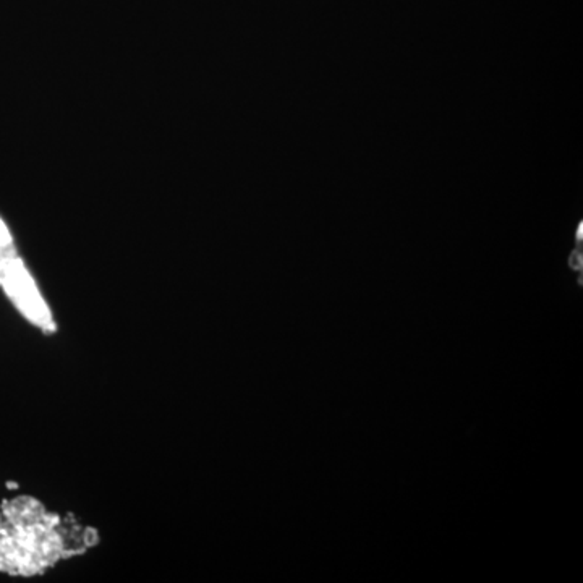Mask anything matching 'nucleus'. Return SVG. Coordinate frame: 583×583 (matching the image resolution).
<instances>
[{
	"label": "nucleus",
	"mask_w": 583,
	"mask_h": 583,
	"mask_svg": "<svg viewBox=\"0 0 583 583\" xmlns=\"http://www.w3.org/2000/svg\"><path fill=\"white\" fill-rule=\"evenodd\" d=\"M0 285L20 313L43 332H56V322L16 253L0 258Z\"/></svg>",
	"instance_id": "obj_2"
},
{
	"label": "nucleus",
	"mask_w": 583,
	"mask_h": 583,
	"mask_svg": "<svg viewBox=\"0 0 583 583\" xmlns=\"http://www.w3.org/2000/svg\"><path fill=\"white\" fill-rule=\"evenodd\" d=\"M61 525L58 517L47 514L36 499L5 500L0 510V572L41 574L61 557L78 552L65 543Z\"/></svg>",
	"instance_id": "obj_1"
},
{
	"label": "nucleus",
	"mask_w": 583,
	"mask_h": 583,
	"mask_svg": "<svg viewBox=\"0 0 583 583\" xmlns=\"http://www.w3.org/2000/svg\"><path fill=\"white\" fill-rule=\"evenodd\" d=\"M582 231H583V227L580 226V227H579V232H577V238H579V240H582Z\"/></svg>",
	"instance_id": "obj_5"
},
{
	"label": "nucleus",
	"mask_w": 583,
	"mask_h": 583,
	"mask_svg": "<svg viewBox=\"0 0 583 583\" xmlns=\"http://www.w3.org/2000/svg\"><path fill=\"white\" fill-rule=\"evenodd\" d=\"M11 253H15L14 240H11L7 229L4 227V224L0 222V258L5 255H11Z\"/></svg>",
	"instance_id": "obj_3"
},
{
	"label": "nucleus",
	"mask_w": 583,
	"mask_h": 583,
	"mask_svg": "<svg viewBox=\"0 0 583 583\" xmlns=\"http://www.w3.org/2000/svg\"><path fill=\"white\" fill-rule=\"evenodd\" d=\"M570 266H572L574 269L582 268V255L579 251H574L572 256H570Z\"/></svg>",
	"instance_id": "obj_4"
}]
</instances>
